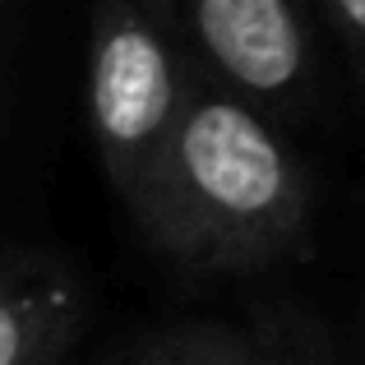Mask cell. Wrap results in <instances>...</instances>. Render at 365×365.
<instances>
[{
  "instance_id": "1",
  "label": "cell",
  "mask_w": 365,
  "mask_h": 365,
  "mask_svg": "<svg viewBox=\"0 0 365 365\" xmlns=\"http://www.w3.org/2000/svg\"><path fill=\"white\" fill-rule=\"evenodd\" d=\"M125 208L158 255L195 273H259L310 241V176L296 153L250 102L204 83Z\"/></svg>"
},
{
  "instance_id": "6",
  "label": "cell",
  "mask_w": 365,
  "mask_h": 365,
  "mask_svg": "<svg viewBox=\"0 0 365 365\" xmlns=\"http://www.w3.org/2000/svg\"><path fill=\"white\" fill-rule=\"evenodd\" d=\"M333 28L342 33V42L365 61V0H324Z\"/></svg>"
},
{
  "instance_id": "3",
  "label": "cell",
  "mask_w": 365,
  "mask_h": 365,
  "mask_svg": "<svg viewBox=\"0 0 365 365\" xmlns=\"http://www.w3.org/2000/svg\"><path fill=\"white\" fill-rule=\"evenodd\" d=\"M171 28L190 37L217 88L250 107H292L310 88V19L305 0H176Z\"/></svg>"
},
{
  "instance_id": "5",
  "label": "cell",
  "mask_w": 365,
  "mask_h": 365,
  "mask_svg": "<svg viewBox=\"0 0 365 365\" xmlns=\"http://www.w3.org/2000/svg\"><path fill=\"white\" fill-rule=\"evenodd\" d=\"M111 365H273V361L222 329H162L116 351Z\"/></svg>"
},
{
  "instance_id": "7",
  "label": "cell",
  "mask_w": 365,
  "mask_h": 365,
  "mask_svg": "<svg viewBox=\"0 0 365 365\" xmlns=\"http://www.w3.org/2000/svg\"><path fill=\"white\" fill-rule=\"evenodd\" d=\"M143 5H148L153 14H162V19H167V24H171V5H176V0H143Z\"/></svg>"
},
{
  "instance_id": "2",
  "label": "cell",
  "mask_w": 365,
  "mask_h": 365,
  "mask_svg": "<svg viewBox=\"0 0 365 365\" xmlns=\"http://www.w3.org/2000/svg\"><path fill=\"white\" fill-rule=\"evenodd\" d=\"M190 79L176 28L143 0H93L88 24V125L120 199L139 190L148 162L185 107Z\"/></svg>"
},
{
  "instance_id": "4",
  "label": "cell",
  "mask_w": 365,
  "mask_h": 365,
  "mask_svg": "<svg viewBox=\"0 0 365 365\" xmlns=\"http://www.w3.org/2000/svg\"><path fill=\"white\" fill-rule=\"evenodd\" d=\"M88 319V287L61 255L0 259V365H61Z\"/></svg>"
}]
</instances>
